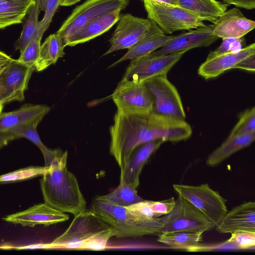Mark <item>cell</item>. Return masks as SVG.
I'll use <instances>...</instances> for the list:
<instances>
[{"label": "cell", "mask_w": 255, "mask_h": 255, "mask_svg": "<svg viewBox=\"0 0 255 255\" xmlns=\"http://www.w3.org/2000/svg\"><path fill=\"white\" fill-rule=\"evenodd\" d=\"M34 0H0V29L23 22Z\"/></svg>", "instance_id": "obj_26"}, {"label": "cell", "mask_w": 255, "mask_h": 255, "mask_svg": "<svg viewBox=\"0 0 255 255\" xmlns=\"http://www.w3.org/2000/svg\"><path fill=\"white\" fill-rule=\"evenodd\" d=\"M142 1L147 18L156 24L165 34L206 25L198 15L178 5L151 0Z\"/></svg>", "instance_id": "obj_5"}, {"label": "cell", "mask_w": 255, "mask_h": 255, "mask_svg": "<svg viewBox=\"0 0 255 255\" xmlns=\"http://www.w3.org/2000/svg\"><path fill=\"white\" fill-rule=\"evenodd\" d=\"M13 59L10 56L0 50V99L2 98L4 92L2 76Z\"/></svg>", "instance_id": "obj_40"}, {"label": "cell", "mask_w": 255, "mask_h": 255, "mask_svg": "<svg viewBox=\"0 0 255 255\" xmlns=\"http://www.w3.org/2000/svg\"><path fill=\"white\" fill-rule=\"evenodd\" d=\"M117 111L136 113L152 112L153 100L143 82L122 80L112 95Z\"/></svg>", "instance_id": "obj_11"}, {"label": "cell", "mask_w": 255, "mask_h": 255, "mask_svg": "<svg viewBox=\"0 0 255 255\" xmlns=\"http://www.w3.org/2000/svg\"><path fill=\"white\" fill-rule=\"evenodd\" d=\"M177 5L214 23L229 5L217 0H175Z\"/></svg>", "instance_id": "obj_25"}, {"label": "cell", "mask_w": 255, "mask_h": 255, "mask_svg": "<svg viewBox=\"0 0 255 255\" xmlns=\"http://www.w3.org/2000/svg\"><path fill=\"white\" fill-rule=\"evenodd\" d=\"M175 35L165 34L158 25L152 21L151 26L146 34L128 49L123 56L110 65L109 68L124 61L136 59L149 54L168 44L173 39Z\"/></svg>", "instance_id": "obj_20"}, {"label": "cell", "mask_w": 255, "mask_h": 255, "mask_svg": "<svg viewBox=\"0 0 255 255\" xmlns=\"http://www.w3.org/2000/svg\"><path fill=\"white\" fill-rule=\"evenodd\" d=\"M64 212L52 207L45 203L36 204L27 209L7 215L4 221L22 226L33 227L37 225L49 226L69 220Z\"/></svg>", "instance_id": "obj_14"}, {"label": "cell", "mask_w": 255, "mask_h": 255, "mask_svg": "<svg viewBox=\"0 0 255 255\" xmlns=\"http://www.w3.org/2000/svg\"><path fill=\"white\" fill-rule=\"evenodd\" d=\"M215 228L221 234L241 230L255 231V202H246L233 208Z\"/></svg>", "instance_id": "obj_19"}, {"label": "cell", "mask_w": 255, "mask_h": 255, "mask_svg": "<svg viewBox=\"0 0 255 255\" xmlns=\"http://www.w3.org/2000/svg\"><path fill=\"white\" fill-rule=\"evenodd\" d=\"M116 230L91 210L74 216L67 229L50 244V249L103 250Z\"/></svg>", "instance_id": "obj_3"}, {"label": "cell", "mask_w": 255, "mask_h": 255, "mask_svg": "<svg viewBox=\"0 0 255 255\" xmlns=\"http://www.w3.org/2000/svg\"><path fill=\"white\" fill-rule=\"evenodd\" d=\"M240 251L239 247L228 240L223 242L202 244V243L196 246L187 249L186 251L190 252H211L216 251Z\"/></svg>", "instance_id": "obj_38"}, {"label": "cell", "mask_w": 255, "mask_h": 255, "mask_svg": "<svg viewBox=\"0 0 255 255\" xmlns=\"http://www.w3.org/2000/svg\"><path fill=\"white\" fill-rule=\"evenodd\" d=\"M65 46L57 32L50 34L41 45L39 58L35 64V71H42L55 64L64 54Z\"/></svg>", "instance_id": "obj_27"}, {"label": "cell", "mask_w": 255, "mask_h": 255, "mask_svg": "<svg viewBox=\"0 0 255 255\" xmlns=\"http://www.w3.org/2000/svg\"><path fill=\"white\" fill-rule=\"evenodd\" d=\"M129 0H87L77 6L56 32L66 47L69 40L96 17L115 9H125Z\"/></svg>", "instance_id": "obj_6"}, {"label": "cell", "mask_w": 255, "mask_h": 255, "mask_svg": "<svg viewBox=\"0 0 255 255\" xmlns=\"http://www.w3.org/2000/svg\"><path fill=\"white\" fill-rule=\"evenodd\" d=\"M68 152L56 158L40 180L44 203L77 216L86 210V201L75 176L67 168Z\"/></svg>", "instance_id": "obj_2"}, {"label": "cell", "mask_w": 255, "mask_h": 255, "mask_svg": "<svg viewBox=\"0 0 255 255\" xmlns=\"http://www.w3.org/2000/svg\"><path fill=\"white\" fill-rule=\"evenodd\" d=\"M236 69H240L254 73L255 71V54L250 55L242 60L237 66Z\"/></svg>", "instance_id": "obj_42"}, {"label": "cell", "mask_w": 255, "mask_h": 255, "mask_svg": "<svg viewBox=\"0 0 255 255\" xmlns=\"http://www.w3.org/2000/svg\"><path fill=\"white\" fill-rule=\"evenodd\" d=\"M121 11L120 9L111 10L92 19L69 40L66 46L88 42L107 32L117 23Z\"/></svg>", "instance_id": "obj_21"}, {"label": "cell", "mask_w": 255, "mask_h": 255, "mask_svg": "<svg viewBox=\"0 0 255 255\" xmlns=\"http://www.w3.org/2000/svg\"><path fill=\"white\" fill-rule=\"evenodd\" d=\"M176 192L198 209L215 226L228 212L227 200L208 184L198 186L173 184Z\"/></svg>", "instance_id": "obj_7"}, {"label": "cell", "mask_w": 255, "mask_h": 255, "mask_svg": "<svg viewBox=\"0 0 255 255\" xmlns=\"http://www.w3.org/2000/svg\"><path fill=\"white\" fill-rule=\"evenodd\" d=\"M255 54V43L247 45L237 52L208 54L198 70V74L205 79L216 78L231 69L246 57Z\"/></svg>", "instance_id": "obj_16"}, {"label": "cell", "mask_w": 255, "mask_h": 255, "mask_svg": "<svg viewBox=\"0 0 255 255\" xmlns=\"http://www.w3.org/2000/svg\"><path fill=\"white\" fill-rule=\"evenodd\" d=\"M222 1L229 5L232 4L237 7L247 10H251L255 8V0H222Z\"/></svg>", "instance_id": "obj_41"}, {"label": "cell", "mask_w": 255, "mask_h": 255, "mask_svg": "<svg viewBox=\"0 0 255 255\" xmlns=\"http://www.w3.org/2000/svg\"><path fill=\"white\" fill-rule=\"evenodd\" d=\"M255 133V107L254 106L242 112L239 121L229 135Z\"/></svg>", "instance_id": "obj_33"}, {"label": "cell", "mask_w": 255, "mask_h": 255, "mask_svg": "<svg viewBox=\"0 0 255 255\" xmlns=\"http://www.w3.org/2000/svg\"><path fill=\"white\" fill-rule=\"evenodd\" d=\"M4 104H5L4 103L2 99H0V114L1 113V112L3 110Z\"/></svg>", "instance_id": "obj_46"}, {"label": "cell", "mask_w": 255, "mask_h": 255, "mask_svg": "<svg viewBox=\"0 0 255 255\" xmlns=\"http://www.w3.org/2000/svg\"><path fill=\"white\" fill-rule=\"evenodd\" d=\"M163 223L161 234L176 231L205 232L215 225L198 209L184 198L178 195L172 211L162 216Z\"/></svg>", "instance_id": "obj_8"}, {"label": "cell", "mask_w": 255, "mask_h": 255, "mask_svg": "<svg viewBox=\"0 0 255 255\" xmlns=\"http://www.w3.org/2000/svg\"><path fill=\"white\" fill-rule=\"evenodd\" d=\"M40 12V9L34 2L28 11L20 37L14 44L15 50H19L20 53L40 31V22L38 19Z\"/></svg>", "instance_id": "obj_30"}, {"label": "cell", "mask_w": 255, "mask_h": 255, "mask_svg": "<svg viewBox=\"0 0 255 255\" xmlns=\"http://www.w3.org/2000/svg\"><path fill=\"white\" fill-rule=\"evenodd\" d=\"M246 46V40L244 37L240 38H229L222 39L221 45L210 53L218 54L227 52H237Z\"/></svg>", "instance_id": "obj_37"}, {"label": "cell", "mask_w": 255, "mask_h": 255, "mask_svg": "<svg viewBox=\"0 0 255 255\" xmlns=\"http://www.w3.org/2000/svg\"><path fill=\"white\" fill-rule=\"evenodd\" d=\"M213 24V33L222 39L244 37L255 27V22L237 7L226 10Z\"/></svg>", "instance_id": "obj_17"}, {"label": "cell", "mask_w": 255, "mask_h": 255, "mask_svg": "<svg viewBox=\"0 0 255 255\" xmlns=\"http://www.w3.org/2000/svg\"><path fill=\"white\" fill-rule=\"evenodd\" d=\"M228 240L236 245L240 250H254L255 231H236L231 233V236Z\"/></svg>", "instance_id": "obj_35"}, {"label": "cell", "mask_w": 255, "mask_h": 255, "mask_svg": "<svg viewBox=\"0 0 255 255\" xmlns=\"http://www.w3.org/2000/svg\"><path fill=\"white\" fill-rule=\"evenodd\" d=\"M152 22L148 18L138 17L130 13L120 15L116 29L109 40L111 47L103 55L130 48L146 34Z\"/></svg>", "instance_id": "obj_12"}, {"label": "cell", "mask_w": 255, "mask_h": 255, "mask_svg": "<svg viewBox=\"0 0 255 255\" xmlns=\"http://www.w3.org/2000/svg\"><path fill=\"white\" fill-rule=\"evenodd\" d=\"M42 120V119H37L20 124L6 132L15 135L17 138H27L33 142L41 151L44 159L45 166H48L56 158L62 154L63 151L60 149H50L41 141L37 131V127Z\"/></svg>", "instance_id": "obj_23"}, {"label": "cell", "mask_w": 255, "mask_h": 255, "mask_svg": "<svg viewBox=\"0 0 255 255\" xmlns=\"http://www.w3.org/2000/svg\"><path fill=\"white\" fill-rule=\"evenodd\" d=\"M60 1L61 0H34L40 10L44 12V16L40 21L41 30L45 32L47 29Z\"/></svg>", "instance_id": "obj_34"}, {"label": "cell", "mask_w": 255, "mask_h": 255, "mask_svg": "<svg viewBox=\"0 0 255 255\" xmlns=\"http://www.w3.org/2000/svg\"><path fill=\"white\" fill-rule=\"evenodd\" d=\"M203 233L187 231L162 233L158 236L157 241L171 248L186 251L201 244Z\"/></svg>", "instance_id": "obj_28"}, {"label": "cell", "mask_w": 255, "mask_h": 255, "mask_svg": "<svg viewBox=\"0 0 255 255\" xmlns=\"http://www.w3.org/2000/svg\"><path fill=\"white\" fill-rule=\"evenodd\" d=\"M91 210L116 231L117 238H135L161 234L163 226L162 216L146 221L138 220L125 207L96 198Z\"/></svg>", "instance_id": "obj_4"}, {"label": "cell", "mask_w": 255, "mask_h": 255, "mask_svg": "<svg viewBox=\"0 0 255 255\" xmlns=\"http://www.w3.org/2000/svg\"><path fill=\"white\" fill-rule=\"evenodd\" d=\"M185 51L167 54H155L152 52L130 60L122 80L143 82L156 76H167L168 72L181 59Z\"/></svg>", "instance_id": "obj_10"}, {"label": "cell", "mask_w": 255, "mask_h": 255, "mask_svg": "<svg viewBox=\"0 0 255 255\" xmlns=\"http://www.w3.org/2000/svg\"><path fill=\"white\" fill-rule=\"evenodd\" d=\"M213 24L205 25L194 29L188 30L175 35L173 39L163 47L152 53L155 54H167L185 51L190 49L208 47L219 38L213 33Z\"/></svg>", "instance_id": "obj_13"}, {"label": "cell", "mask_w": 255, "mask_h": 255, "mask_svg": "<svg viewBox=\"0 0 255 255\" xmlns=\"http://www.w3.org/2000/svg\"><path fill=\"white\" fill-rule=\"evenodd\" d=\"M17 137L10 133L4 132L0 133V149L6 146L8 143Z\"/></svg>", "instance_id": "obj_43"}, {"label": "cell", "mask_w": 255, "mask_h": 255, "mask_svg": "<svg viewBox=\"0 0 255 255\" xmlns=\"http://www.w3.org/2000/svg\"><path fill=\"white\" fill-rule=\"evenodd\" d=\"M153 100V112L170 118L185 120L186 114L180 96L167 76H156L143 82Z\"/></svg>", "instance_id": "obj_9"}, {"label": "cell", "mask_w": 255, "mask_h": 255, "mask_svg": "<svg viewBox=\"0 0 255 255\" xmlns=\"http://www.w3.org/2000/svg\"><path fill=\"white\" fill-rule=\"evenodd\" d=\"M45 105L26 104L13 111L0 114V133H4L20 124L42 119L49 112Z\"/></svg>", "instance_id": "obj_22"}, {"label": "cell", "mask_w": 255, "mask_h": 255, "mask_svg": "<svg viewBox=\"0 0 255 255\" xmlns=\"http://www.w3.org/2000/svg\"><path fill=\"white\" fill-rule=\"evenodd\" d=\"M50 166H31L0 175V184L24 180L43 175Z\"/></svg>", "instance_id": "obj_31"}, {"label": "cell", "mask_w": 255, "mask_h": 255, "mask_svg": "<svg viewBox=\"0 0 255 255\" xmlns=\"http://www.w3.org/2000/svg\"><path fill=\"white\" fill-rule=\"evenodd\" d=\"M165 142L162 139L153 140L136 148L120 167V180L138 186L139 175L143 166L150 156Z\"/></svg>", "instance_id": "obj_18"}, {"label": "cell", "mask_w": 255, "mask_h": 255, "mask_svg": "<svg viewBox=\"0 0 255 255\" xmlns=\"http://www.w3.org/2000/svg\"><path fill=\"white\" fill-rule=\"evenodd\" d=\"M255 139V133L229 135L227 138L210 153L206 159L210 166H216L237 151L248 146Z\"/></svg>", "instance_id": "obj_24"}, {"label": "cell", "mask_w": 255, "mask_h": 255, "mask_svg": "<svg viewBox=\"0 0 255 255\" xmlns=\"http://www.w3.org/2000/svg\"><path fill=\"white\" fill-rule=\"evenodd\" d=\"M138 186L120 180L119 186L112 192L98 196L101 199L122 207H128L144 200L137 192Z\"/></svg>", "instance_id": "obj_29"}, {"label": "cell", "mask_w": 255, "mask_h": 255, "mask_svg": "<svg viewBox=\"0 0 255 255\" xmlns=\"http://www.w3.org/2000/svg\"><path fill=\"white\" fill-rule=\"evenodd\" d=\"M125 207L131 214L141 221H149L159 217L152 211L148 200H144Z\"/></svg>", "instance_id": "obj_36"}, {"label": "cell", "mask_w": 255, "mask_h": 255, "mask_svg": "<svg viewBox=\"0 0 255 255\" xmlns=\"http://www.w3.org/2000/svg\"><path fill=\"white\" fill-rule=\"evenodd\" d=\"M140 0L142 1L143 0ZM151 0L178 5L175 0Z\"/></svg>", "instance_id": "obj_45"}, {"label": "cell", "mask_w": 255, "mask_h": 255, "mask_svg": "<svg viewBox=\"0 0 255 255\" xmlns=\"http://www.w3.org/2000/svg\"><path fill=\"white\" fill-rule=\"evenodd\" d=\"M148 204L152 211L159 217L170 213L174 209L176 204V200L171 197L159 201H148Z\"/></svg>", "instance_id": "obj_39"}, {"label": "cell", "mask_w": 255, "mask_h": 255, "mask_svg": "<svg viewBox=\"0 0 255 255\" xmlns=\"http://www.w3.org/2000/svg\"><path fill=\"white\" fill-rule=\"evenodd\" d=\"M110 128V152L120 167L139 145L155 140L178 142L192 133L185 120L174 119L151 112L128 113L117 111Z\"/></svg>", "instance_id": "obj_1"}, {"label": "cell", "mask_w": 255, "mask_h": 255, "mask_svg": "<svg viewBox=\"0 0 255 255\" xmlns=\"http://www.w3.org/2000/svg\"><path fill=\"white\" fill-rule=\"evenodd\" d=\"M43 33L38 32L37 34L27 44L20 53L17 60L29 68H34L40 51L41 41Z\"/></svg>", "instance_id": "obj_32"}, {"label": "cell", "mask_w": 255, "mask_h": 255, "mask_svg": "<svg viewBox=\"0 0 255 255\" xmlns=\"http://www.w3.org/2000/svg\"><path fill=\"white\" fill-rule=\"evenodd\" d=\"M34 71V68L27 67L17 59H13L2 76L4 90L2 99L5 104L24 100V92Z\"/></svg>", "instance_id": "obj_15"}, {"label": "cell", "mask_w": 255, "mask_h": 255, "mask_svg": "<svg viewBox=\"0 0 255 255\" xmlns=\"http://www.w3.org/2000/svg\"><path fill=\"white\" fill-rule=\"evenodd\" d=\"M81 0H61L60 6H71L79 2Z\"/></svg>", "instance_id": "obj_44"}]
</instances>
